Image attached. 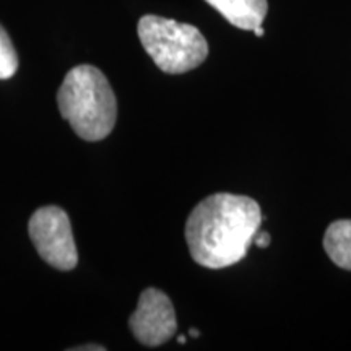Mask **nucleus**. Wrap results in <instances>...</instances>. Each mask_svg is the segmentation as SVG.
I'll use <instances>...</instances> for the list:
<instances>
[{
  "label": "nucleus",
  "mask_w": 351,
  "mask_h": 351,
  "mask_svg": "<svg viewBox=\"0 0 351 351\" xmlns=\"http://www.w3.org/2000/svg\"><path fill=\"white\" fill-rule=\"evenodd\" d=\"M208 5L221 13L232 26L245 32H254L261 26L269 12L267 0H205Z\"/></svg>",
  "instance_id": "obj_6"
},
{
  "label": "nucleus",
  "mask_w": 351,
  "mask_h": 351,
  "mask_svg": "<svg viewBox=\"0 0 351 351\" xmlns=\"http://www.w3.org/2000/svg\"><path fill=\"white\" fill-rule=\"evenodd\" d=\"M29 238L43 261L57 270H72L78 263L69 215L62 208L43 207L32 215L28 223Z\"/></svg>",
  "instance_id": "obj_4"
},
{
  "label": "nucleus",
  "mask_w": 351,
  "mask_h": 351,
  "mask_svg": "<svg viewBox=\"0 0 351 351\" xmlns=\"http://www.w3.org/2000/svg\"><path fill=\"white\" fill-rule=\"evenodd\" d=\"M129 326L135 339L145 346L166 343L178 330L173 302L161 289H145L138 298L137 309L130 315Z\"/></svg>",
  "instance_id": "obj_5"
},
{
  "label": "nucleus",
  "mask_w": 351,
  "mask_h": 351,
  "mask_svg": "<svg viewBox=\"0 0 351 351\" xmlns=\"http://www.w3.org/2000/svg\"><path fill=\"white\" fill-rule=\"evenodd\" d=\"M16 69H19V56H16L12 39L0 25V80L12 78Z\"/></svg>",
  "instance_id": "obj_8"
},
{
  "label": "nucleus",
  "mask_w": 351,
  "mask_h": 351,
  "mask_svg": "<svg viewBox=\"0 0 351 351\" xmlns=\"http://www.w3.org/2000/svg\"><path fill=\"white\" fill-rule=\"evenodd\" d=\"M262 219V210L251 197L226 192L207 197L186 223L191 257L207 269L234 265L247 256Z\"/></svg>",
  "instance_id": "obj_1"
},
{
  "label": "nucleus",
  "mask_w": 351,
  "mask_h": 351,
  "mask_svg": "<svg viewBox=\"0 0 351 351\" xmlns=\"http://www.w3.org/2000/svg\"><path fill=\"white\" fill-rule=\"evenodd\" d=\"M254 33H256V36L262 38V36H263V33H265V32H263V28H262V25H261V26H257L256 29H254Z\"/></svg>",
  "instance_id": "obj_11"
},
{
  "label": "nucleus",
  "mask_w": 351,
  "mask_h": 351,
  "mask_svg": "<svg viewBox=\"0 0 351 351\" xmlns=\"http://www.w3.org/2000/svg\"><path fill=\"white\" fill-rule=\"evenodd\" d=\"M60 114L78 137L98 142L117 121V101L106 75L93 65H77L65 75L57 93Z\"/></svg>",
  "instance_id": "obj_2"
},
{
  "label": "nucleus",
  "mask_w": 351,
  "mask_h": 351,
  "mask_svg": "<svg viewBox=\"0 0 351 351\" xmlns=\"http://www.w3.org/2000/svg\"><path fill=\"white\" fill-rule=\"evenodd\" d=\"M270 241H271V238H270V234H269V232H267V231L257 232L256 238H254V243H256L257 247H261V249L269 247Z\"/></svg>",
  "instance_id": "obj_9"
},
{
  "label": "nucleus",
  "mask_w": 351,
  "mask_h": 351,
  "mask_svg": "<svg viewBox=\"0 0 351 351\" xmlns=\"http://www.w3.org/2000/svg\"><path fill=\"white\" fill-rule=\"evenodd\" d=\"M189 335L194 337V339H199L200 333H199V330H195V328H192V330H189Z\"/></svg>",
  "instance_id": "obj_12"
},
{
  "label": "nucleus",
  "mask_w": 351,
  "mask_h": 351,
  "mask_svg": "<svg viewBox=\"0 0 351 351\" xmlns=\"http://www.w3.org/2000/svg\"><path fill=\"white\" fill-rule=\"evenodd\" d=\"M178 341H179V343H186V337H179V339H178Z\"/></svg>",
  "instance_id": "obj_13"
},
{
  "label": "nucleus",
  "mask_w": 351,
  "mask_h": 351,
  "mask_svg": "<svg viewBox=\"0 0 351 351\" xmlns=\"http://www.w3.org/2000/svg\"><path fill=\"white\" fill-rule=\"evenodd\" d=\"M72 350H78V351H93V350H98V351H104V346H101V345H96V346H93V345H90V346H78V348H72Z\"/></svg>",
  "instance_id": "obj_10"
},
{
  "label": "nucleus",
  "mask_w": 351,
  "mask_h": 351,
  "mask_svg": "<svg viewBox=\"0 0 351 351\" xmlns=\"http://www.w3.org/2000/svg\"><path fill=\"white\" fill-rule=\"evenodd\" d=\"M324 249L337 267L351 271V219H337L327 228Z\"/></svg>",
  "instance_id": "obj_7"
},
{
  "label": "nucleus",
  "mask_w": 351,
  "mask_h": 351,
  "mask_svg": "<svg viewBox=\"0 0 351 351\" xmlns=\"http://www.w3.org/2000/svg\"><path fill=\"white\" fill-rule=\"evenodd\" d=\"M138 38L156 67L178 75L194 70L208 57V43L194 25L158 15L138 21Z\"/></svg>",
  "instance_id": "obj_3"
}]
</instances>
